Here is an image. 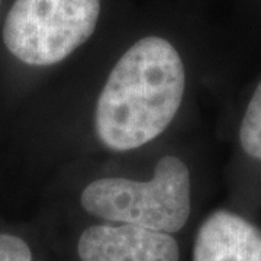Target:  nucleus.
<instances>
[{
    "label": "nucleus",
    "mask_w": 261,
    "mask_h": 261,
    "mask_svg": "<svg viewBox=\"0 0 261 261\" xmlns=\"http://www.w3.org/2000/svg\"><path fill=\"white\" fill-rule=\"evenodd\" d=\"M186 70L177 49L160 37L135 42L115 64L94 112V129L113 151L137 149L160 137L177 115Z\"/></svg>",
    "instance_id": "nucleus-1"
},
{
    "label": "nucleus",
    "mask_w": 261,
    "mask_h": 261,
    "mask_svg": "<svg viewBox=\"0 0 261 261\" xmlns=\"http://www.w3.org/2000/svg\"><path fill=\"white\" fill-rule=\"evenodd\" d=\"M87 214L106 221L159 232L180 231L192 211V183L185 161L167 155L148 181L106 177L92 181L82 193Z\"/></svg>",
    "instance_id": "nucleus-2"
},
{
    "label": "nucleus",
    "mask_w": 261,
    "mask_h": 261,
    "mask_svg": "<svg viewBox=\"0 0 261 261\" xmlns=\"http://www.w3.org/2000/svg\"><path fill=\"white\" fill-rule=\"evenodd\" d=\"M99 13L100 0H16L3 41L25 64H57L92 37Z\"/></svg>",
    "instance_id": "nucleus-3"
},
{
    "label": "nucleus",
    "mask_w": 261,
    "mask_h": 261,
    "mask_svg": "<svg viewBox=\"0 0 261 261\" xmlns=\"http://www.w3.org/2000/svg\"><path fill=\"white\" fill-rule=\"evenodd\" d=\"M82 261H178L177 241L166 232L135 225H93L77 245Z\"/></svg>",
    "instance_id": "nucleus-4"
},
{
    "label": "nucleus",
    "mask_w": 261,
    "mask_h": 261,
    "mask_svg": "<svg viewBox=\"0 0 261 261\" xmlns=\"http://www.w3.org/2000/svg\"><path fill=\"white\" fill-rule=\"evenodd\" d=\"M193 261H261V229L240 215L216 211L197 231Z\"/></svg>",
    "instance_id": "nucleus-5"
},
{
    "label": "nucleus",
    "mask_w": 261,
    "mask_h": 261,
    "mask_svg": "<svg viewBox=\"0 0 261 261\" xmlns=\"http://www.w3.org/2000/svg\"><path fill=\"white\" fill-rule=\"evenodd\" d=\"M240 142L248 157L261 161V80L244 113L240 126Z\"/></svg>",
    "instance_id": "nucleus-6"
},
{
    "label": "nucleus",
    "mask_w": 261,
    "mask_h": 261,
    "mask_svg": "<svg viewBox=\"0 0 261 261\" xmlns=\"http://www.w3.org/2000/svg\"><path fill=\"white\" fill-rule=\"evenodd\" d=\"M0 261H32V252L19 237L0 233Z\"/></svg>",
    "instance_id": "nucleus-7"
},
{
    "label": "nucleus",
    "mask_w": 261,
    "mask_h": 261,
    "mask_svg": "<svg viewBox=\"0 0 261 261\" xmlns=\"http://www.w3.org/2000/svg\"><path fill=\"white\" fill-rule=\"evenodd\" d=\"M0 5H2V0H0Z\"/></svg>",
    "instance_id": "nucleus-8"
}]
</instances>
